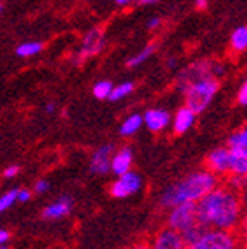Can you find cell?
<instances>
[{"instance_id":"obj_6","label":"cell","mask_w":247,"mask_h":249,"mask_svg":"<svg viewBox=\"0 0 247 249\" xmlns=\"http://www.w3.org/2000/svg\"><path fill=\"white\" fill-rule=\"evenodd\" d=\"M223 73H225V66L220 64V62H212V61H208V59L195 61V62H192L190 66H187L185 70H183V73L178 76V89L183 92L190 83L199 80V78L209 76V74L216 78Z\"/></svg>"},{"instance_id":"obj_30","label":"cell","mask_w":247,"mask_h":249,"mask_svg":"<svg viewBox=\"0 0 247 249\" xmlns=\"http://www.w3.org/2000/svg\"><path fill=\"white\" fill-rule=\"evenodd\" d=\"M9 237H11V233H9L7 230H2V229H0V246H5V244H7Z\"/></svg>"},{"instance_id":"obj_22","label":"cell","mask_w":247,"mask_h":249,"mask_svg":"<svg viewBox=\"0 0 247 249\" xmlns=\"http://www.w3.org/2000/svg\"><path fill=\"white\" fill-rule=\"evenodd\" d=\"M112 87H114V83L109 82V80H101V82H97L95 85L92 87L93 97L99 99V101H106V99L109 97V93H111Z\"/></svg>"},{"instance_id":"obj_38","label":"cell","mask_w":247,"mask_h":249,"mask_svg":"<svg viewBox=\"0 0 247 249\" xmlns=\"http://www.w3.org/2000/svg\"><path fill=\"white\" fill-rule=\"evenodd\" d=\"M0 249H7V248H5V246H0Z\"/></svg>"},{"instance_id":"obj_33","label":"cell","mask_w":247,"mask_h":249,"mask_svg":"<svg viewBox=\"0 0 247 249\" xmlns=\"http://www.w3.org/2000/svg\"><path fill=\"white\" fill-rule=\"evenodd\" d=\"M159 0H139V4H142V5H154V4H158Z\"/></svg>"},{"instance_id":"obj_3","label":"cell","mask_w":247,"mask_h":249,"mask_svg":"<svg viewBox=\"0 0 247 249\" xmlns=\"http://www.w3.org/2000/svg\"><path fill=\"white\" fill-rule=\"evenodd\" d=\"M168 227L176 230L185 239L187 244L192 242L199 235V232L204 229L199 223V218H197L195 202H182V204H176V206L170 208Z\"/></svg>"},{"instance_id":"obj_17","label":"cell","mask_w":247,"mask_h":249,"mask_svg":"<svg viewBox=\"0 0 247 249\" xmlns=\"http://www.w3.org/2000/svg\"><path fill=\"white\" fill-rule=\"evenodd\" d=\"M143 124V120H142V114L139 113H133L130 116H126L121 123V128H120V133L123 137H131L135 135L140 128H142Z\"/></svg>"},{"instance_id":"obj_1","label":"cell","mask_w":247,"mask_h":249,"mask_svg":"<svg viewBox=\"0 0 247 249\" xmlns=\"http://www.w3.org/2000/svg\"><path fill=\"white\" fill-rule=\"evenodd\" d=\"M199 223L206 229L232 230L242 220V201L237 191L230 187H214L195 202Z\"/></svg>"},{"instance_id":"obj_12","label":"cell","mask_w":247,"mask_h":249,"mask_svg":"<svg viewBox=\"0 0 247 249\" xmlns=\"http://www.w3.org/2000/svg\"><path fill=\"white\" fill-rule=\"evenodd\" d=\"M195 120H197V114L194 113L190 107L183 106V107H180L176 113L171 116V126H173V132L176 133V135H183V133H187L190 128H192L194 123H195Z\"/></svg>"},{"instance_id":"obj_29","label":"cell","mask_w":247,"mask_h":249,"mask_svg":"<svg viewBox=\"0 0 247 249\" xmlns=\"http://www.w3.org/2000/svg\"><path fill=\"white\" fill-rule=\"evenodd\" d=\"M31 199V192L26 191V189H21V191H18V201L21 202H28Z\"/></svg>"},{"instance_id":"obj_13","label":"cell","mask_w":247,"mask_h":249,"mask_svg":"<svg viewBox=\"0 0 247 249\" xmlns=\"http://www.w3.org/2000/svg\"><path fill=\"white\" fill-rule=\"evenodd\" d=\"M114 152L112 145H101L95 152L92 154V160H90V170L97 175H104L107 173L109 168H111V156Z\"/></svg>"},{"instance_id":"obj_21","label":"cell","mask_w":247,"mask_h":249,"mask_svg":"<svg viewBox=\"0 0 247 249\" xmlns=\"http://www.w3.org/2000/svg\"><path fill=\"white\" fill-rule=\"evenodd\" d=\"M135 89V83L133 82H123V83H118V85L112 87L111 93H109L107 101L111 102H118V101H123L124 97H128L131 92Z\"/></svg>"},{"instance_id":"obj_16","label":"cell","mask_w":247,"mask_h":249,"mask_svg":"<svg viewBox=\"0 0 247 249\" xmlns=\"http://www.w3.org/2000/svg\"><path fill=\"white\" fill-rule=\"evenodd\" d=\"M227 149L235 156H247V130L240 128L239 132L228 137Z\"/></svg>"},{"instance_id":"obj_26","label":"cell","mask_w":247,"mask_h":249,"mask_svg":"<svg viewBox=\"0 0 247 249\" xmlns=\"http://www.w3.org/2000/svg\"><path fill=\"white\" fill-rule=\"evenodd\" d=\"M49 189H51V183L47 182V180H38V182L35 183V192H36V194H45Z\"/></svg>"},{"instance_id":"obj_31","label":"cell","mask_w":247,"mask_h":249,"mask_svg":"<svg viewBox=\"0 0 247 249\" xmlns=\"http://www.w3.org/2000/svg\"><path fill=\"white\" fill-rule=\"evenodd\" d=\"M195 7L197 9H206L208 7V0H195Z\"/></svg>"},{"instance_id":"obj_32","label":"cell","mask_w":247,"mask_h":249,"mask_svg":"<svg viewBox=\"0 0 247 249\" xmlns=\"http://www.w3.org/2000/svg\"><path fill=\"white\" fill-rule=\"evenodd\" d=\"M114 2H116L120 7H126V5H130L131 2H135V0H114Z\"/></svg>"},{"instance_id":"obj_2","label":"cell","mask_w":247,"mask_h":249,"mask_svg":"<svg viewBox=\"0 0 247 249\" xmlns=\"http://www.w3.org/2000/svg\"><path fill=\"white\" fill-rule=\"evenodd\" d=\"M216 185L218 175H214L212 171H195V173L187 175L180 182L168 187L161 196V204L166 208H173L176 204H182V202H197Z\"/></svg>"},{"instance_id":"obj_24","label":"cell","mask_w":247,"mask_h":249,"mask_svg":"<svg viewBox=\"0 0 247 249\" xmlns=\"http://www.w3.org/2000/svg\"><path fill=\"white\" fill-rule=\"evenodd\" d=\"M237 102H239L240 106L247 104V83L246 82H244L242 85L239 87V90H237Z\"/></svg>"},{"instance_id":"obj_14","label":"cell","mask_w":247,"mask_h":249,"mask_svg":"<svg viewBox=\"0 0 247 249\" xmlns=\"http://www.w3.org/2000/svg\"><path fill=\"white\" fill-rule=\"evenodd\" d=\"M131 164H133V151L130 147H121L120 151L112 152L109 171L114 173L116 177H120L131 170Z\"/></svg>"},{"instance_id":"obj_18","label":"cell","mask_w":247,"mask_h":249,"mask_svg":"<svg viewBox=\"0 0 247 249\" xmlns=\"http://www.w3.org/2000/svg\"><path fill=\"white\" fill-rule=\"evenodd\" d=\"M42 51H43L42 42H38V40H30V42H23L16 47V55H18V57L28 59V57L38 55Z\"/></svg>"},{"instance_id":"obj_35","label":"cell","mask_w":247,"mask_h":249,"mask_svg":"<svg viewBox=\"0 0 247 249\" xmlns=\"http://www.w3.org/2000/svg\"><path fill=\"white\" fill-rule=\"evenodd\" d=\"M130 249H151V248H149V244H135L131 246Z\"/></svg>"},{"instance_id":"obj_8","label":"cell","mask_w":247,"mask_h":249,"mask_svg":"<svg viewBox=\"0 0 247 249\" xmlns=\"http://www.w3.org/2000/svg\"><path fill=\"white\" fill-rule=\"evenodd\" d=\"M143 182L142 177L135 171H126L123 175L118 177V180L111 185V196L118 199H124L128 196H133L142 189Z\"/></svg>"},{"instance_id":"obj_34","label":"cell","mask_w":247,"mask_h":249,"mask_svg":"<svg viewBox=\"0 0 247 249\" xmlns=\"http://www.w3.org/2000/svg\"><path fill=\"white\" fill-rule=\"evenodd\" d=\"M45 111H47V113H54V111H55L54 102H49V104H45Z\"/></svg>"},{"instance_id":"obj_9","label":"cell","mask_w":247,"mask_h":249,"mask_svg":"<svg viewBox=\"0 0 247 249\" xmlns=\"http://www.w3.org/2000/svg\"><path fill=\"white\" fill-rule=\"evenodd\" d=\"M142 120L149 132L161 133L171 124V114L164 107H152V109H147L145 113L142 114Z\"/></svg>"},{"instance_id":"obj_5","label":"cell","mask_w":247,"mask_h":249,"mask_svg":"<svg viewBox=\"0 0 247 249\" xmlns=\"http://www.w3.org/2000/svg\"><path fill=\"white\" fill-rule=\"evenodd\" d=\"M189 249H239V239L232 230L220 229H202Z\"/></svg>"},{"instance_id":"obj_27","label":"cell","mask_w":247,"mask_h":249,"mask_svg":"<svg viewBox=\"0 0 247 249\" xmlns=\"http://www.w3.org/2000/svg\"><path fill=\"white\" fill-rule=\"evenodd\" d=\"M18 173H19V166H16V164H12V166H9L7 170H4L5 178H14V177H18Z\"/></svg>"},{"instance_id":"obj_25","label":"cell","mask_w":247,"mask_h":249,"mask_svg":"<svg viewBox=\"0 0 247 249\" xmlns=\"http://www.w3.org/2000/svg\"><path fill=\"white\" fill-rule=\"evenodd\" d=\"M230 182H232L230 189H233V191H239V189H242V187H244V183H246V175H232Z\"/></svg>"},{"instance_id":"obj_36","label":"cell","mask_w":247,"mask_h":249,"mask_svg":"<svg viewBox=\"0 0 247 249\" xmlns=\"http://www.w3.org/2000/svg\"><path fill=\"white\" fill-rule=\"evenodd\" d=\"M4 4H5V0H0V16L4 12Z\"/></svg>"},{"instance_id":"obj_28","label":"cell","mask_w":247,"mask_h":249,"mask_svg":"<svg viewBox=\"0 0 247 249\" xmlns=\"http://www.w3.org/2000/svg\"><path fill=\"white\" fill-rule=\"evenodd\" d=\"M161 26V18H158V16H154V18H151V19L147 21V30H158V28Z\"/></svg>"},{"instance_id":"obj_20","label":"cell","mask_w":247,"mask_h":249,"mask_svg":"<svg viewBox=\"0 0 247 249\" xmlns=\"http://www.w3.org/2000/svg\"><path fill=\"white\" fill-rule=\"evenodd\" d=\"M230 47L232 51L240 54L247 49V28L246 26H237L232 31V36H230Z\"/></svg>"},{"instance_id":"obj_23","label":"cell","mask_w":247,"mask_h":249,"mask_svg":"<svg viewBox=\"0 0 247 249\" xmlns=\"http://www.w3.org/2000/svg\"><path fill=\"white\" fill-rule=\"evenodd\" d=\"M16 201H18V191H9L4 196H0V213L7 211Z\"/></svg>"},{"instance_id":"obj_11","label":"cell","mask_w":247,"mask_h":249,"mask_svg":"<svg viewBox=\"0 0 247 249\" xmlns=\"http://www.w3.org/2000/svg\"><path fill=\"white\" fill-rule=\"evenodd\" d=\"M208 170L214 175H227L230 170V151L227 147H218L208 154Z\"/></svg>"},{"instance_id":"obj_4","label":"cell","mask_w":247,"mask_h":249,"mask_svg":"<svg viewBox=\"0 0 247 249\" xmlns=\"http://www.w3.org/2000/svg\"><path fill=\"white\" fill-rule=\"evenodd\" d=\"M218 90H220V82L214 76H202L195 82H192L185 90V106L190 107L195 114L204 113L206 109L211 106V102L216 97Z\"/></svg>"},{"instance_id":"obj_19","label":"cell","mask_w":247,"mask_h":249,"mask_svg":"<svg viewBox=\"0 0 247 249\" xmlns=\"http://www.w3.org/2000/svg\"><path fill=\"white\" fill-rule=\"evenodd\" d=\"M154 52H156V45H154V43H149V45L143 47L142 51H139L137 54H133L130 59H128L126 66L131 68V70H135V68L142 66L143 62H147L149 59L152 57V55H154Z\"/></svg>"},{"instance_id":"obj_7","label":"cell","mask_w":247,"mask_h":249,"mask_svg":"<svg viewBox=\"0 0 247 249\" xmlns=\"http://www.w3.org/2000/svg\"><path fill=\"white\" fill-rule=\"evenodd\" d=\"M106 47V35L101 28H92L90 31H87L85 36L81 38V43L78 47V51L71 55V62L73 64H81L83 61L90 57L99 55Z\"/></svg>"},{"instance_id":"obj_15","label":"cell","mask_w":247,"mask_h":249,"mask_svg":"<svg viewBox=\"0 0 247 249\" xmlns=\"http://www.w3.org/2000/svg\"><path fill=\"white\" fill-rule=\"evenodd\" d=\"M73 206H74L73 197H70V196H62V197H59L57 201L49 204V206L43 210L42 214H43V218H47V220H59V218L68 216V214L71 213V210H73Z\"/></svg>"},{"instance_id":"obj_10","label":"cell","mask_w":247,"mask_h":249,"mask_svg":"<svg viewBox=\"0 0 247 249\" xmlns=\"http://www.w3.org/2000/svg\"><path fill=\"white\" fill-rule=\"evenodd\" d=\"M151 249H189V244L185 239L173 229H162L161 232L156 233L154 241L149 246Z\"/></svg>"},{"instance_id":"obj_37","label":"cell","mask_w":247,"mask_h":249,"mask_svg":"<svg viewBox=\"0 0 247 249\" xmlns=\"http://www.w3.org/2000/svg\"><path fill=\"white\" fill-rule=\"evenodd\" d=\"M168 66H171V68L175 66V57H171V61H168Z\"/></svg>"}]
</instances>
